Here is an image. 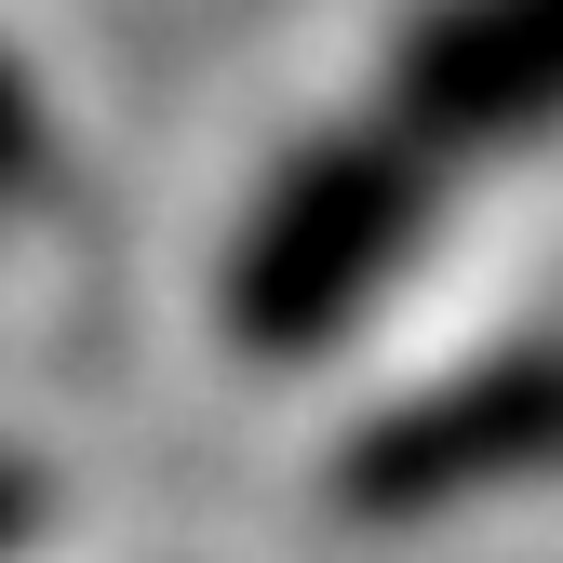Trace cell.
<instances>
[{
    "label": "cell",
    "instance_id": "1",
    "mask_svg": "<svg viewBox=\"0 0 563 563\" xmlns=\"http://www.w3.org/2000/svg\"><path fill=\"white\" fill-rule=\"evenodd\" d=\"M430 201H443V162L416 148L389 108L309 134V148L268 175V201L242 216V242H229V335L255 349V363L335 349L349 322L389 296V268L416 255Z\"/></svg>",
    "mask_w": 563,
    "mask_h": 563
},
{
    "label": "cell",
    "instance_id": "2",
    "mask_svg": "<svg viewBox=\"0 0 563 563\" xmlns=\"http://www.w3.org/2000/svg\"><path fill=\"white\" fill-rule=\"evenodd\" d=\"M550 470H563V335H523L497 363H456L430 389H402L389 416H363L335 443V510L349 523H443V510H483Z\"/></svg>",
    "mask_w": 563,
    "mask_h": 563
},
{
    "label": "cell",
    "instance_id": "3",
    "mask_svg": "<svg viewBox=\"0 0 563 563\" xmlns=\"http://www.w3.org/2000/svg\"><path fill=\"white\" fill-rule=\"evenodd\" d=\"M389 121L430 162L563 134V0H430L389 41Z\"/></svg>",
    "mask_w": 563,
    "mask_h": 563
},
{
    "label": "cell",
    "instance_id": "4",
    "mask_svg": "<svg viewBox=\"0 0 563 563\" xmlns=\"http://www.w3.org/2000/svg\"><path fill=\"white\" fill-rule=\"evenodd\" d=\"M14 201H54V108H41V81L14 54H0V216Z\"/></svg>",
    "mask_w": 563,
    "mask_h": 563
},
{
    "label": "cell",
    "instance_id": "5",
    "mask_svg": "<svg viewBox=\"0 0 563 563\" xmlns=\"http://www.w3.org/2000/svg\"><path fill=\"white\" fill-rule=\"evenodd\" d=\"M41 523H54V483H41L27 456H0V563H14V550H27Z\"/></svg>",
    "mask_w": 563,
    "mask_h": 563
}]
</instances>
